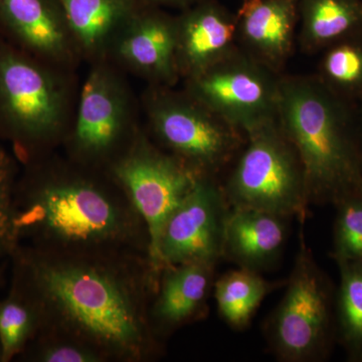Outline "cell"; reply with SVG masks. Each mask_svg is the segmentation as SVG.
<instances>
[{
  "mask_svg": "<svg viewBox=\"0 0 362 362\" xmlns=\"http://www.w3.org/2000/svg\"><path fill=\"white\" fill-rule=\"evenodd\" d=\"M88 66L62 148L71 160L107 170L130 148L144 127L141 103L127 75L110 61Z\"/></svg>",
  "mask_w": 362,
  "mask_h": 362,
  "instance_id": "obj_6",
  "label": "cell"
},
{
  "mask_svg": "<svg viewBox=\"0 0 362 362\" xmlns=\"http://www.w3.org/2000/svg\"><path fill=\"white\" fill-rule=\"evenodd\" d=\"M107 59L147 86L176 87L181 78L176 62L175 16L160 7L143 6L118 33Z\"/></svg>",
  "mask_w": 362,
  "mask_h": 362,
  "instance_id": "obj_12",
  "label": "cell"
},
{
  "mask_svg": "<svg viewBox=\"0 0 362 362\" xmlns=\"http://www.w3.org/2000/svg\"><path fill=\"white\" fill-rule=\"evenodd\" d=\"M335 206L333 259L337 264L362 263V192Z\"/></svg>",
  "mask_w": 362,
  "mask_h": 362,
  "instance_id": "obj_25",
  "label": "cell"
},
{
  "mask_svg": "<svg viewBox=\"0 0 362 362\" xmlns=\"http://www.w3.org/2000/svg\"><path fill=\"white\" fill-rule=\"evenodd\" d=\"M107 171L123 188L146 223L150 258L164 223L202 176L161 149L144 127L130 148Z\"/></svg>",
  "mask_w": 362,
  "mask_h": 362,
  "instance_id": "obj_10",
  "label": "cell"
},
{
  "mask_svg": "<svg viewBox=\"0 0 362 362\" xmlns=\"http://www.w3.org/2000/svg\"><path fill=\"white\" fill-rule=\"evenodd\" d=\"M18 176V158L0 144V259L11 257L18 247L13 225L14 192Z\"/></svg>",
  "mask_w": 362,
  "mask_h": 362,
  "instance_id": "obj_26",
  "label": "cell"
},
{
  "mask_svg": "<svg viewBox=\"0 0 362 362\" xmlns=\"http://www.w3.org/2000/svg\"><path fill=\"white\" fill-rule=\"evenodd\" d=\"M349 104L317 76H281L277 119L303 164L311 204L337 206L361 192L362 147Z\"/></svg>",
  "mask_w": 362,
  "mask_h": 362,
  "instance_id": "obj_3",
  "label": "cell"
},
{
  "mask_svg": "<svg viewBox=\"0 0 362 362\" xmlns=\"http://www.w3.org/2000/svg\"><path fill=\"white\" fill-rule=\"evenodd\" d=\"M40 330L39 312L28 299L13 290L7 297L0 299L1 362H9L20 356Z\"/></svg>",
  "mask_w": 362,
  "mask_h": 362,
  "instance_id": "obj_23",
  "label": "cell"
},
{
  "mask_svg": "<svg viewBox=\"0 0 362 362\" xmlns=\"http://www.w3.org/2000/svg\"><path fill=\"white\" fill-rule=\"evenodd\" d=\"M230 206L216 178L202 176L162 226L150 262L163 267L188 263L216 265L223 258V238Z\"/></svg>",
  "mask_w": 362,
  "mask_h": 362,
  "instance_id": "obj_11",
  "label": "cell"
},
{
  "mask_svg": "<svg viewBox=\"0 0 362 362\" xmlns=\"http://www.w3.org/2000/svg\"><path fill=\"white\" fill-rule=\"evenodd\" d=\"M259 272L239 268L214 281V294L218 313L233 329H244L267 295L280 287Z\"/></svg>",
  "mask_w": 362,
  "mask_h": 362,
  "instance_id": "obj_20",
  "label": "cell"
},
{
  "mask_svg": "<svg viewBox=\"0 0 362 362\" xmlns=\"http://www.w3.org/2000/svg\"><path fill=\"white\" fill-rule=\"evenodd\" d=\"M0 37L54 65L83 64L61 0H0Z\"/></svg>",
  "mask_w": 362,
  "mask_h": 362,
  "instance_id": "obj_13",
  "label": "cell"
},
{
  "mask_svg": "<svg viewBox=\"0 0 362 362\" xmlns=\"http://www.w3.org/2000/svg\"><path fill=\"white\" fill-rule=\"evenodd\" d=\"M21 356L33 362H106L84 342L49 330H40Z\"/></svg>",
  "mask_w": 362,
  "mask_h": 362,
  "instance_id": "obj_24",
  "label": "cell"
},
{
  "mask_svg": "<svg viewBox=\"0 0 362 362\" xmlns=\"http://www.w3.org/2000/svg\"><path fill=\"white\" fill-rule=\"evenodd\" d=\"M300 47L324 51L339 40L362 33L361 0H298Z\"/></svg>",
  "mask_w": 362,
  "mask_h": 362,
  "instance_id": "obj_19",
  "label": "cell"
},
{
  "mask_svg": "<svg viewBox=\"0 0 362 362\" xmlns=\"http://www.w3.org/2000/svg\"><path fill=\"white\" fill-rule=\"evenodd\" d=\"M23 166L13 199L18 245L64 254L149 256L146 223L108 171L58 151Z\"/></svg>",
  "mask_w": 362,
  "mask_h": 362,
  "instance_id": "obj_2",
  "label": "cell"
},
{
  "mask_svg": "<svg viewBox=\"0 0 362 362\" xmlns=\"http://www.w3.org/2000/svg\"><path fill=\"white\" fill-rule=\"evenodd\" d=\"M281 76L238 47L182 88L246 134L277 117Z\"/></svg>",
  "mask_w": 362,
  "mask_h": 362,
  "instance_id": "obj_9",
  "label": "cell"
},
{
  "mask_svg": "<svg viewBox=\"0 0 362 362\" xmlns=\"http://www.w3.org/2000/svg\"><path fill=\"white\" fill-rule=\"evenodd\" d=\"M11 258V290L37 308L42 330L80 340L106 362H146L160 354L149 314L159 274L148 255L18 245Z\"/></svg>",
  "mask_w": 362,
  "mask_h": 362,
  "instance_id": "obj_1",
  "label": "cell"
},
{
  "mask_svg": "<svg viewBox=\"0 0 362 362\" xmlns=\"http://www.w3.org/2000/svg\"><path fill=\"white\" fill-rule=\"evenodd\" d=\"M214 268V264L188 263L161 269L149 310L159 339L206 315Z\"/></svg>",
  "mask_w": 362,
  "mask_h": 362,
  "instance_id": "obj_16",
  "label": "cell"
},
{
  "mask_svg": "<svg viewBox=\"0 0 362 362\" xmlns=\"http://www.w3.org/2000/svg\"><path fill=\"white\" fill-rule=\"evenodd\" d=\"M337 265L340 285L335 293L337 335L351 358L362 359V263Z\"/></svg>",
  "mask_w": 362,
  "mask_h": 362,
  "instance_id": "obj_22",
  "label": "cell"
},
{
  "mask_svg": "<svg viewBox=\"0 0 362 362\" xmlns=\"http://www.w3.org/2000/svg\"><path fill=\"white\" fill-rule=\"evenodd\" d=\"M76 70L47 63L0 37V138L21 163L63 147L77 107Z\"/></svg>",
  "mask_w": 362,
  "mask_h": 362,
  "instance_id": "obj_4",
  "label": "cell"
},
{
  "mask_svg": "<svg viewBox=\"0 0 362 362\" xmlns=\"http://www.w3.org/2000/svg\"><path fill=\"white\" fill-rule=\"evenodd\" d=\"M2 361V349H1V343H0V362Z\"/></svg>",
  "mask_w": 362,
  "mask_h": 362,
  "instance_id": "obj_28",
  "label": "cell"
},
{
  "mask_svg": "<svg viewBox=\"0 0 362 362\" xmlns=\"http://www.w3.org/2000/svg\"><path fill=\"white\" fill-rule=\"evenodd\" d=\"M317 78L349 103L362 100V33L324 49Z\"/></svg>",
  "mask_w": 362,
  "mask_h": 362,
  "instance_id": "obj_21",
  "label": "cell"
},
{
  "mask_svg": "<svg viewBox=\"0 0 362 362\" xmlns=\"http://www.w3.org/2000/svg\"><path fill=\"white\" fill-rule=\"evenodd\" d=\"M146 6H168L175 7V8L187 9L188 7L195 6V4H201L204 0H142Z\"/></svg>",
  "mask_w": 362,
  "mask_h": 362,
  "instance_id": "obj_27",
  "label": "cell"
},
{
  "mask_svg": "<svg viewBox=\"0 0 362 362\" xmlns=\"http://www.w3.org/2000/svg\"><path fill=\"white\" fill-rule=\"evenodd\" d=\"M83 63L107 59L114 40L143 6L142 0H61Z\"/></svg>",
  "mask_w": 362,
  "mask_h": 362,
  "instance_id": "obj_18",
  "label": "cell"
},
{
  "mask_svg": "<svg viewBox=\"0 0 362 362\" xmlns=\"http://www.w3.org/2000/svg\"><path fill=\"white\" fill-rule=\"evenodd\" d=\"M230 207L259 209L304 223L308 218L306 175L294 145L277 117L246 132L226 185Z\"/></svg>",
  "mask_w": 362,
  "mask_h": 362,
  "instance_id": "obj_7",
  "label": "cell"
},
{
  "mask_svg": "<svg viewBox=\"0 0 362 362\" xmlns=\"http://www.w3.org/2000/svg\"><path fill=\"white\" fill-rule=\"evenodd\" d=\"M1 279H2L1 271H0V283H1Z\"/></svg>",
  "mask_w": 362,
  "mask_h": 362,
  "instance_id": "obj_29",
  "label": "cell"
},
{
  "mask_svg": "<svg viewBox=\"0 0 362 362\" xmlns=\"http://www.w3.org/2000/svg\"><path fill=\"white\" fill-rule=\"evenodd\" d=\"M361 192H362V190H361Z\"/></svg>",
  "mask_w": 362,
  "mask_h": 362,
  "instance_id": "obj_30",
  "label": "cell"
},
{
  "mask_svg": "<svg viewBox=\"0 0 362 362\" xmlns=\"http://www.w3.org/2000/svg\"><path fill=\"white\" fill-rule=\"evenodd\" d=\"M301 230L284 297L267 323L272 349L287 362L324 358L337 335L334 290L307 246L303 226Z\"/></svg>",
  "mask_w": 362,
  "mask_h": 362,
  "instance_id": "obj_8",
  "label": "cell"
},
{
  "mask_svg": "<svg viewBox=\"0 0 362 362\" xmlns=\"http://www.w3.org/2000/svg\"><path fill=\"white\" fill-rule=\"evenodd\" d=\"M140 103L149 137L197 175L218 177L246 142L242 130L183 88L146 86Z\"/></svg>",
  "mask_w": 362,
  "mask_h": 362,
  "instance_id": "obj_5",
  "label": "cell"
},
{
  "mask_svg": "<svg viewBox=\"0 0 362 362\" xmlns=\"http://www.w3.org/2000/svg\"><path fill=\"white\" fill-rule=\"evenodd\" d=\"M284 216L259 209L230 207L223 258L239 268L259 272L277 261L287 239Z\"/></svg>",
  "mask_w": 362,
  "mask_h": 362,
  "instance_id": "obj_17",
  "label": "cell"
},
{
  "mask_svg": "<svg viewBox=\"0 0 362 362\" xmlns=\"http://www.w3.org/2000/svg\"><path fill=\"white\" fill-rule=\"evenodd\" d=\"M235 18L240 49L282 75L294 51L298 0H242Z\"/></svg>",
  "mask_w": 362,
  "mask_h": 362,
  "instance_id": "obj_15",
  "label": "cell"
},
{
  "mask_svg": "<svg viewBox=\"0 0 362 362\" xmlns=\"http://www.w3.org/2000/svg\"><path fill=\"white\" fill-rule=\"evenodd\" d=\"M176 62L181 81L202 73L239 47L237 18L216 0L175 16Z\"/></svg>",
  "mask_w": 362,
  "mask_h": 362,
  "instance_id": "obj_14",
  "label": "cell"
}]
</instances>
